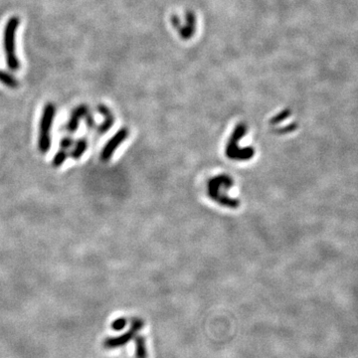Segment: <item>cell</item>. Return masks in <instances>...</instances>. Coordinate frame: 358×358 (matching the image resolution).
Instances as JSON below:
<instances>
[{"mask_svg":"<svg viewBox=\"0 0 358 358\" xmlns=\"http://www.w3.org/2000/svg\"><path fill=\"white\" fill-rule=\"evenodd\" d=\"M19 26V18L16 16L11 17L4 28L3 34V46L5 51L7 66L12 71H17L20 68V63L16 55L15 47V36L16 31Z\"/></svg>","mask_w":358,"mask_h":358,"instance_id":"1","label":"cell"},{"mask_svg":"<svg viewBox=\"0 0 358 358\" xmlns=\"http://www.w3.org/2000/svg\"><path fill=\"white\" fill-rule=\"evenodd\" d=\"M56 108L53 103H47L43 109L38 136V149L42 154H46L51 148V131Z\"/></svg>","mask_w":358,"mask_h":358,"instance_id":"2","label":"cell"},{"mask_svg":"<svg viewBox=\"0 0 358 358\" xmlns=\"http://www.w3.org/2000/svg\"><path fill=\"white\" fill-rule=\"evenodd\" d=\"M143 325L144 322L143 319L139 317H134L131 322V330L119 336L107 338L104 341V347L106 349H115L127 344L129 341L137 336L138 333L143 328Z\"/></svg>","mask_w":358,"mask_h":358,"instance_id":"3","label":"cell"},{"mask_svg":"<svg viewBox=\"0 0 358 358\" xmlns=\"http://www.w3.org/2000/svg\"><path fill=\"white\" fill-rule=\"evenodd\" d=\"M88 113H90V110L87 105L82 104V105L76 107L70 115L69 120L66 124V131L69 134L76 133L79 128L80 121L88 115Z\"/></svg>","mask_w":358,"mask_h":358,"instance_id":"4","label":"cell"},{"mask_svg":"<svg viewBox=\"0 0 358 358\" xmlns=\"http://www.w3.org/2000/svg\"><path fill=\"white\" fill-rule=\"evenodd\" d=\"M179 36L183 40H189L192 38L196 31V16L193 11H186L185 13V25H182L177 29Z\"/></svg>","mask_w":358,"mask_h":358,"instance_id":"5","label":"cell"},{"mask_svg":"<svg viewBox=\"0 0 358 358\" xmlns=\"http://www.w3.org/2000/svg\"><path fill=\"white\" fill-rule=\"evenodd\" d=\"M127 133L125 129H121L115 137L109 141V143L106 144V146L103 148L101 152V160L104 162H107L112 157L113 153L115 152L116 148L120 144V143L125 139Z\"/></svg>","mask_w":358,"mask_h":358,"instance_id":"6","label":"cell"},{"mask_svg":"<svg viewBox=\"0 0 358 358\" xmlns=\"http://www.w3.org/2000/svg\"><path fill=\"white\" fill-rule=\"evenodd\" d=\"M97 112H99L102 116H104V118H105V120L103 121V123L97 127V133L102 135L109 131V129L113 126L115 120H114V116H113L112 112L105 105L97 106Z\"/></svg>","mask_w":358,"mask_h":358,"instance_id":"7","label":"cell"},{"mask_svg":"<svg viewBox=\"0 0 358 358\" xmlns=\"http://www.w3.org/2000/svg\"><path fill=\"white\" fill-rule=\"evenodd\" d=\"M88 145H89V143H88V141H87L86 138L79 139L77 142H75L74 148L72 149V151L69 155L73 159L79 160L84 155V153L86 152V150L88 148Z\"/></svg>","mask_w":358,"mask_h":358,"instance_id":"8","label":"cell"},{"mask_svg":"<svg viewBox=\"0 0 358 358\" xmlns=\"http://www.w3.org/2000/svg\"><path fill=\"white\" fill-rule=\"evenodd\" d=\"M135 343H136V357L137 358H147L145 338L142 335H137L135 337Z\"/></svg>","mask_w":358,"mask_h":358,"instance_id":"9","label":"cell"},{"mask_svg":"<svg viewBox=\"0 0 358 358\" xmlns=\"http://www.w3.org/2000/svg\"><path fill=\"white\" fill-rule=\"evenodd\" d=\"M0 83L10 89H17L19 86L17 79L13 75L2 70H0Z\"/></svg>","mask_w":358,"mask_h":358,"instance_id":"10","label":"cell"},{"mask_svg":"<svg viewBox=\"0 0 358 358\" xmlns=\"http://www.w3.org/2000/svg\"><path fill=\"white\" fill-rule=\"evenodd\" d=\"M69 157V153L67 150L65 149H61L54 155V158L52 160V166L54 167H60L61 166L64 165V162L67 160V158Z\"/></svg>","mask_w":358,"mask_h":358,"instance_id":"11","label":"cell"},{"mask_svg":"<svg viewBox=\"0 0 358 358\" xmlns=\"http://www.w3.org/2000/svg\"><path fill=\"white\" fill-rule=\"evenodd\" d=\"M126 324H127V319L125 317H119L113 321L112 329L116 332H119V331H122L126 327Z\"/></svg>","mask_w":358,"mask_h":358,"instance_id":"12","label":"cell"},{"mask_svg":"<svg viewBox=\"0 0 358 358\" xmlns=\"http://www.w3.org/2000/svg\"><path fill=\"white\" fill-rule=\"evenodd\" d=\"M74 143H75V141L73 140L72 137H64L60 142V148L68 150L74 145Z\"/></svg>","mask_w":358,"mask_h":358,"instance_id":"13","label":"cell"},{"mask_svg":"<svg viewBox=\"0 0 358 358\" xmlns=\"http://www.w3.org/2000/svg\"><path fill=\"white\" fill-rule=\"evenodd\" d=\"M84 119H85V122H86V125H87V128L89 129V131H92V129L95 125V119L93 118V115L91 113H88V115Z\"/></svg>","mask_w":358,"mask_h":358,"instance_id":"14","label":"cell"}]
</instances>
